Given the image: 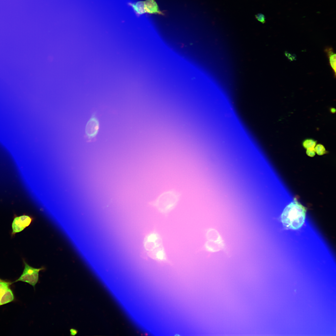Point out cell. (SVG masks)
Wrapping results in <instances>:
<instances>
[{"mask_svg":"<svg viewBox=\"0 0 336 336\" xmlns=\"http://www.w3.org/2000/svg\"><path fill=\"white\" fill-rule=\"evenodd\" d=\"M179 199V195L174 191L166 192L161 195L153 205L161 213L167 214L174 208Z\"/></svg>","mask_w":336,"mask_h":336,"instance_id":"obj_2","label":"cell"},{"mask_svg":"<svg viewBox=\"0 0 336 336\" xmlns=\"http://www.w3.org/2000/svg\"><path fill=\"white\" fill-rule=\"evenodd\" d=\"M33 220L32 217L25 214L15 217L12 225V236H14L16 233L22 231L28 226L32 222Z\"/></svg>","mask_w":336,"mask_h":336,"instance_id":"obj_3","label":"cell"},{"mask_svg":"<svg viewBox=\"0 0 336 336\" xmlns=\"http://www.w3.org/2000/svg\"><path fill=\"white\" fill-rule=\"evenodd\" d=\"M163 245L161 237L156 232H154L147 237L145 247L147 250L151 251Z\"/></svg>","mask_w":336,"mask_h":336,"instance_id":"obj_5","label":"cell"},{"mask_svg":"<svg viewBox=\"0 0 336 336\" xmlns=\"http://www.w3.org/2000/svg\"><path fill=\"white\" fill-rule=\"evenodd\" d=\"M144 3L145 13L164 15L163 12L160 9L155 0H146L144 1Z\"/></svg>","mask_w":336,"mask_h":336,"instance_id":"obj_7","label":"cell"},{"mask_svg":"<svg viewBox=\"0 0 336 336\" xmlns=\"http://www.w3.org/2000/svg\"><path fill=\"white\" fill-rule=\"evenodd\" d=\"M316 142L312 139H307L304 141L303 145L306 149L314 148L316 145Z\"/></svg>","mask_w":336,"mask_h":336,"instance_id":"obj_12","label":"cell"},{"mask_svg":"<svg viewBox=\"0 0 336 336\" xmlns=\"http://www.w3.org/2000/svg\"><path fill=\"white\" fill-rule=\"evenodd\" d=\"M3 281L2 280L0 279V282Z\"/></svg>","mask_w":336,"mask_h":336,"instance_id":"obj_19","label":"cell"},{"mask_svg":"<svg viewBox=\"0 0 336 336\" xmlns=\"http://www.w3.org/2000/svg\"><path fill=\"white\" fill-rule=\"evenodd\" d=\"M100 126L99 119L94 113L87 122L85 127L86 137L89 141L95 139L98 133Z\"/></svg>","mask_w":336,"mask_h":336,"instance_id":"obj_4","label":"cell"},{"mask_svg":"<svg viewBox=\"0 0 336 336\" xmlns=\"http://www.w3.org/2000/svg\"><path fill=\"white\" fill-rule=\"evenodd\" d=\"M70 335L71 336H75L77 333L78 331L76 329L72 328L70 330Z\"/></svg>","mask_w":336,"mask_h":336,"instance_id":"obj_17","label":"cell"},{"mask_svg":"<svg viewBox=\"0 0 336 336\" xmlns=\"http://www.w3.org/2000/svg\"><path fill=\"white\" fill-rule=\"evenodd\" d=\"M325 51L327 55L329 64L333 70L335 77L336 69V54L334 52L333 49L331 47H326Z\"/></svg>","mask_w":336,"mask_h":336,"instance_id":"obj_9","label":"cell"},{"mask_svg":"<svg viewBox=\"0 0 336 336\" xmlns=\"http://www.w3.org/2000/svg\"><path fill=\"white\" fill-rule=\"evenodd\" d=\"M330 111L331 113H335L336 110L334 108H332L330 109Z\"/></svg>","mask_w":336,"mask_h":336,"instance_id":"obj_18","label":"cell"},{"mask_svg":"<svg viewBox=\"0 0 336 336\" xmlns=\"http://www.w3.org/2000/svg\"><path fill=\"white\" fill-rule=\"evenodd\" d=\"M150 252V256L152 259L159 262L167 261L168 258L167 254L163 245Z\"/></svg>","mask_w":336,"mask_h":336,"instance_id":"obj_8","label":"cell"},{"mask_svg":"<svg viewBox=\"0 0 336 336\" xmlns=\"http://www.w3.org/2000/svg\"><path fill=\"white\" fill-rule=\"evenodd\" d=\"M315 152L319 155H322L326 153V151L324 146L322 144H318L315 147Z\"/></svg>","mask_w":336,"mask_h":336,"instance_id":"obj_13","label":"cell"},{"mask_svg":"<svg viewBox=\"0 0 336 336\" xmlns=\"http://www.w3.org/2000/svg\"><path fill=\"white\" fill-rule=\"evenodd\" d=\"M14 299V296L12 291L9 288L2 296L0 300V306L10 302Z\"/></svg>","mask_w":336,"mask_h":336,"instance_id":"obj_10","label":"cell"},{"mask_svg":"<svg viewBox=\"0 0 336 336\" xmlns=\"http://www.w3.org/2000/svg\"><path fill=\"white\" fill-rule=\"evenodd\" d=\"M285 54L289 60H291V61H293L296 59V57L295 55L287 52H285Z\"/></svg>","mask_w":336,"mask_h":336,"instance_id":"obj_16","label":"cell"},{"mask_svg":"<svg viewBox=\"0 0 336 336\" xmlns=\"http://www.w3.org/2000/svg\"><path fill=\"white\" fill-rule=\"evenodd\" d=\"M306 212V208L297 201L292 202L286 207L282 214V223L287 229L298 230L304 224Z\"/></svg>","mask_w":336,"mask_h":336,"instance_id":"obj_1","label":"cell"},{"mask_svg":"<svg viewBox=\"0 0 336 336\" xmlns=\"http://www.w3.org/2000/svg\"><path fill=\"white\" fill-rule=\"evenodd\" d=\"M306 153L309 156L313 157L315 154V148L307 149Z\"/></svg>","mask_w":336,"mask_h":336,"instance_id":"obj_15","label":"cell"},{"mask_svg":"<svg viewBox=\"0 0 336 336\" xmlns=\"http://www.w3.org/2000/svg\"><path fill=\"white\" fill-rule=\"evenodd\" d=\"M256 19L259 21L264 24L265 22L266 18L264 14L262 13H258L255 16Z\"/></svg>","mask_w":336,"mask_h":336,"instance_id":"obj_14","label":"cell"},{"mask_svg":"<svg viewBox=\"0 0 336 336\" xmlns=\"http://www.w3.org/2000/svg\"><path fill=\"white\" fill-rule=\"evenodd\" d=\"M39 273H32L23 272L20 277L12 283L18 281L26 282L35 288L39 280Z\"/></svg>","mask_w":336,"mask_h":336,"instance_id":"obj_6","label":"cell"},{"mask_svg":"<svg viewBox=\"0 0 336 336\" xmlns=\"http://www.w3.org/2000/svg\"><path fill=\"white\" fill-rule=\"evenodd\" d=\"M129 4L138 15H141L145 13L144 1H138L133 3H130Z\"/></svg>","mask_w":336,"mask_h":336,"instance_id":"obj_11","label":"cell"}]
</instances>
